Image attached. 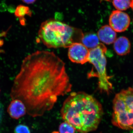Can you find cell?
Wrapping results in <instances>:
<instances>
[{"mask_svg": "<svg viewBox=\"0 0 133 133\" xmlns=\"http://www.w3.org/2000/svg\"><path fill=\"white\" fill-rule=\"evenodd\" d=\"M0 91H1V90H0Z\"/></svg>", "mask_w": 133, "mask_h": 133, "instance_id": "cell-20", "label": "cell"}, {"mask_svg": "<svg viewBox=\"0 0 133 133\" xmlns=\"http://www.w3.org/2000/svg\"><path fill=\"white\" fill-rule=\"evenodd\" d=\"M68 57L72 63L84 64L89 62L90 50L81 43H75L69 48Z\"/></svg>", "mask_w": 133, "mask_h": 133, "instance_id": "cell-7", "label": "cell"}, {"mask_svg": "<svg viewBox=\"0 0 133 133\" xmlns=\"http://www.w3.org/2000/svg\"><path fill=\"white\" fill-rule=\"evenodd\" d=\"M62 119L80 133L95 131L102 120L104 111L99 101L84 92L71 93L63 103Z\"/></svg>", "mask_w": 133, "mask_h": 133, "instance_id": "cell-2", "label": "cell"}, {"mask_svg": "<svg viewBox=\"0 0 133 133\" xmlns=\"http://www.w3.org/2000/svg\"><path fill=\"white\" fill-rule=\"evenodd\" d=\"M15 133H31L28 126L23 124H19L16 127Z\"/></svg>", "mask_w": 133, "mask_h": 133, "instance_id": "cell-15", "label": "cell"}, {"mask_svg": "<svg viewBox=\"0 0 133 133\" xmlns=\"http://www.w3.org/2000/svg\"><path fill=\"white\" fill-rule=\"evenodd\" d=\"M130 7L132 9L133 11V0H131V5H130Z\"/></svg>", "mask_w": 133, "mask_h": 133, "instance_id": "cell-19", "label": "cell"}, {"mask_svg": "<svg viewBox=\"0 0 133 133\" xmlns=\"http://www.w3.org/2000/svg\"><path fill=\"white\" fill-rule=\"evenodd\" d=\"M84 35L81 29L53 19L43 22L38 31L43 43L55 49L69 48L74 43H81Z\"/></svg>", "mask_w": 133, "mask_h": 133, "instance_id": "cell-3", "label": "cell"}, {"mask_svg": "<svg viewBox=\"0 0 133 133\" xmlns=\"http://www.w3.org/2000/svg\"><path fill=\"white\" fill-rule=\"evenodd\" d=\"M72 87L63 60L53 52L37 50L23 60L10 96L22 101L28 115L36 118L51 110Z\"/></svg>", "mask_w": 133, "mask_h": 133, "instance_id": "cell-1", "label": "cell"}, {"mask_svg": "<svg viewBox=\"0 0 133 133\" xmlns=\"http://www.w3.org/2000/svg\"><path fill=\"white\" fill-rule=\"evenodd\" d=\"M11 27H9L8 29L5 31H2L0 33V47H1L4 44V40L2 39L3 37H5L7 35L8 32L10 29ZM4 51L3 50L0 49V53H4Z\"/></svg>", "mask_w": 133, "mask_h": 133, "instance_id": "cell-16", "label": "cell"}, {"mask_svg": "<svg viewBox=\"0 0 133 133\" xmlns=\"http://www.w3.org/2000/svg\"><path fill=\"white\" fill-rule=\"evenodd\" d=\"M131 0H113L112 4L117 10L124 11L130 7Z\"/></svg>", "mask_w": 133, "mask_h": 133, "instance_id": "cell-13", "label": "cell"}, {"mask_svg": "<svg viewBox=\"0 0 133 133\" xmlns=\"http://www.w3.org/2000/svg\"><path fill=\"white\" fill-rule=\"evenodd\" d=\"M15 8H14V6H10L8 8L9 11V12H13V10H14L15 11Z\"/></svg>", "mask_w": 133, "mask_h": 133, "instance_id": "cell-18", "label": "cell"}, {"mask_svg": "<svg viewBox=\"0 0 133 133\" xmlns=\"http://www.w3.org/2000/svg\"><path fill=\"white\" fill-rule=\"evenodd\" d=\"M81 43L89 50L97 48L101 43L97 35L94 33L84 34Z\"/></svg>", "mask_w": 133, "mask_h": 133, "instance_id": "cell-11", "label": "cell"}, {"mask_svg": "<svg viewBox=\"0 0 133 133\" xmlns=\"http://www.w3.org/2000/svg\"><path fill=\"white\" fill-rule=\"evenodd\" d=\"M23 2L27 4H31L34 3L37 0H21Z\"/></svg>", "mask_w": 133, "mask_h": 133, "instance_id": "cell-17", "label": "cell"}, {"mask_svg": "<svg viewBox=\"0 0 133 133\" xmlns=\"http://www.w3.org/2000/svg\"><path fill=\"white\" fill-rule=\"evenodd\" d=\"M112 123L125 130H133V89L129 88L116 94L113 101Z\"/></svg>", "mask_w": 133, "mask_h": 133, "instance_id": "cell-4", "label": "cell"}, {"mask_svg": "<svg viewBox=\"0 0 133 133\" xmlns=\"http://www.w3.org/2000/svg\"><path fill=\"white\" fill-rule=\"evenodd\" d=\"M89 62L92 65L95 72H90L87 74L88 78L95 77L98 79V89L101 92L109 94L113 89L112 84L110 82L112 77L108 75L107 70V60L105 55L107 48L101 43L97 48L89 50Z\"/></svg>", "mask_w": 133, "mask_h": 133, "instance_id": "cell-5", "label": "cell"}, {"mask_svg": "<svg viewBox=\"0 0 133 133\" xmlns=\"http://www.w3.org/2000/svg\"><path fill=\"white\" fill-rule=\"evenodd\" d=\"M114 49L117 55L125 56L131 51V43L128 38L125 36H121L116 38L114 43Z\"/></svg>", "mask_w": 133, "mask_h": 133, "instance_id": "cell-10", "label": "cell"}, {"mask_svg": "<svg viewBox=\"0 0 133 133\" xmlns=\"http://www.w3.org/2000/svg\"><path fill=\"white\" fill-rule=\"evenodd\" d=\"M130 22L131 19L128 15L119 10H114L109 16V26L116 32L125 31L129 27Z\"/></svg>", "mask_w": 133, "mask_h": 133, "instance_id": "cell-6", "label": "cell"}, {"mask_svg": "<svg viewBox=\"0 0 133 133\" xmlns=\"http://www.w3.org/2000/svg\"><path fill=\"white\" fill-rule=\"evenodd\" d=\"M99 41L107 45L114 43L116 39V33L109 25L102 26L98 31Z\"/></svg>", "mask_w": 133, "mask_h": 133, "instance_id": "cell-9", "label": "cell"}, {"mask_svg": "<svg viewBox=\"0 0 133 133\" xmlns=\"http://www.w3.org/2000/svg\"><path fill=\"white\" fill-rule=\"evenodd\" d=\"M32 12L29 7L22 5L17 6L15 11V15L16 17L19 19L24 18L26 15L31 17Z\"/></svg>", "mask_w": 133, "mask_h": 133, "instance_id": "cell-12", "label": "cell"}, {"mask_svg": "<svg viewBox=\"0 0 133 133\" xmlns=\"http://www.w3.org/2000/svg\"><path fill=\"white\" fill-rule=\"evenodd\" d=\"M7 111L11 118L18 119L26 115V109L25 105L22 101L14 99L10 102Z\"/></svg>", "mask_w": 133, "mask_h": 133, "instance_id": "cell-8", "label": "cell"}, {"mask_svg": "<svg viewBox=\"0 0 133 133\" xmlns=\"http://www.w3.org/2000/svg\"><path fill=\"white\" fill-rule=\"evenodd\" d=\"M59 133H75L76 129L70 124L66 122H62L59 127Z\"/></svg>", "mask_w": 133, "mask_h": 133, "instance_id": "cell-14", "label": "cell"}]
</instances>
